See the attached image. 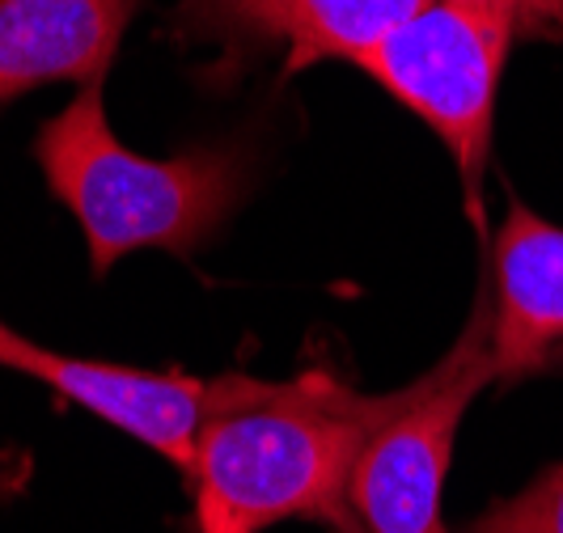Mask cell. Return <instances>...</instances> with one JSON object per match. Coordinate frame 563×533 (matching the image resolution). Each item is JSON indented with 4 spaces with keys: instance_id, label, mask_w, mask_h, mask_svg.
Segmentation results:
<instances>
[{
    "instance_id": "cell-1",
    "label": "cell",
    "mask_w": 563,
    "mask_h": 533,
    "mask_svg": "<svg viewBox=\"0 0 563 533\" xmlns=\"http://www.w3.org/2000/svg\"><path fill=\"white\" fill-rule=\"evenodd\" d=\"M407 386L361 393L322 373L276 381L251 407L203 423L191 462L199 533H263L297 517H343L368 436L395 415Z\"/></svg>"
},
{
    "instance_id": "cell-2",
    "label": "cell",
    "mask_w": 563,
    "mask_h": 533,
    "mask_svg": "<svg viewBox=\"0 0 563 533\" xmlns=\"http://www.w3.org/2000/svg\"><path fill=\"white\" fill-rule=\"evenodd\" d=\"M107 81L81 93L38 127L34 157L52 196L77 216L89 271L107 276L123 254L208 246L238 212L251 182V157L238 144H208L174 157H141L114 136Z\"/></svg>"
},
{
    "instance_id": "cell-3",
    "label": "cell",
    "mask_w": 563,
    "mask_h": 533,
    "mask_svg": "<svg viewBox=\"0 0 563 533\" xmlns=\"http://www.w3.org/2000/svg\"><path fill=\"white\" fill-rule=\"evenodd\" d=\"M492 301L479 288L475 313L445 360L407 386L390 420L368 436L343 496V533H450L445 530V478L466 407L496 381L492 360Z\"/></svg>"
},
{
    "instance_id": "cell-4",
    "label": "cell",
    "mask_w": 563,
    "mask_h": 533,
    "mask_svg": "<svg viewBox=\"0 0 563 533\" xmlns=\"http://www.w3.org/2000/svg\"><path fill=\"white\" fill-rule=\"evenodd\" d=\"M517 34L521 30L500 13L462 0H428L416 18H407L373 52L356 59L365 77H373L395 102H402L441 136L462 174L466 212L479 225L496 98Z\"/></svg>"
},
{
    "instance_id": "cell-5",
    "label": "cell",
    "mask_w": 563,
    "mask_h": 533,
    "mask_svg": "<svg viewBox=\"0 0 563 533\" xmlns=\"http://www.w3.org/2000/svg\"><path fill=\"white\" fill-rule=\"evenodd\" d=\"M0 368L43 381L47 390L85 407L89 415L136 436L157 457L174 462L183 475L196 462V441L203 423L233 407H251L276 390V381H263L251 373L191 377V373L111 365V360H81V356L52 352L26 335H13Z\"/></svg>"
},
{
    "instance_id": "cell-6",
    "label": "cell",
    "mask_w": 563,
    "mask_h": 533,
    "mask_svg": "<svg viewBox=\"0 0 563 533\" xmlns=\"http://www.w3.org/2000/svg\"><path fill=\"white\" fill-rule=\"evenodd\" d=\"M483 284L496 381H521L563 347V229L512 203Z\"/></svg>"
},
{
    "instance_id": "cell-7",
    "label": "cell",
    "mask_w": 563,
    "mask_h": 533,
    "mask_svg": "<svg viewBox=\"0 0 563 533\" xmlns=\"http://www.w3.org/2000/svg\"><path fill=\"white\" fill-rule=\"evenodd\" d=\"M141 0H0V107L59 81H107Z\"/></svg>"
},
{
    "instance_id": "cell-8",
    "label": "cell",
    "mask_w": 563,
    "mask_h": 533,
    "mask_svg": "<svg viewBox=\"0 0 563 533\" xmlns=\"http://www.w3.org/2000/svg\"><path fill=\"white\" fill-rule=\"evenodd\" d=\"M428 0H187L191 18L229 43H280L284 73L356 59Z\"/></svg>"
},
{
    "instance_id": "cell-9",
    "label": "cell",
    "mask_w": 563,
    "mask_h": 533,
    "mask_svg": "<svg viewBox=\"0 0 563 533\" xmlns=\"http://www.w3.org/2000/svg\"><path fill=\"white\" fill-rule=\"evenodd\" d=\"M466 533H563V457L517 496L487 508Z\"/></svg>"
},
{
    "instance_id": "cell-10",
    "label": "cell",
    "mask_w": 563,
    "mask_h": 533,
    "mask_svg": "<svg viewBox=\"0 0 563 533\" xmlns=\"http://www.w3.org/2000/svg\"><path fill=\"white\" fill-rule=\"evenodd\" d=\"M487 13L508 18L521 34L534 38H563V0H462Z\"/></svg>"
},
{
    "instance_id": "cell-11",
    "label": "cell",
    "mask_w": 563,
    "mask_h": 533,
    "mask_svg": "<svg viewBox=\"0 0 563 533\" xmlns=\"http://www.w3.org/2000/svg\"><path fill=\"white\" fill-rule=\"evenodd\" d=\"M13 470H9V457H4V453H0V496H4V487H9V482H13Z\"/></svg>"
},
{
    "instance_id": "cell-12",
    "label": "cell",
    "mask_w": 563,
    "mask_h": 533,
    "mask_svg": "<svg viewBox=\"0 0 563 533\" xmlns=\"http://www.w3.org/2000/svg\"><path fill=\"white\" fill-rule=\"evenodd\" d=\"M13 335H18V331H9V326L0 322V360H4V352H9V343H13Z\"/></svg>"
}]
</instances>
